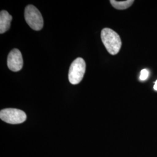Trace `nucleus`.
<instances>
[{"label": "nucleus", "mask_w": 157, "mask_h": 157, "mask_svg": "<svg viewBox=\"0 0 157 157\" xmlns=\"http://www.w3.org/2000/svg\"><path fill=\"white\" fill-rule=\"evenodd\" d=\"M101 37L102 41L108 52L111 55L117 54L122 45V41L119 34L111 29L104 28L101 31Z\"/></svg>", "instance_id": "obj_1"}, {"label": "nucleus", "mask_w": 157, "mask_h": 157, "mask_svg": "<svg viewBox=\"0 0 157 157\" xmlns=\"http://www.w3.org/2000/svg\"><path fill=\"white\" fill-rule=\"evenodd\" d=\"M23 58L21 51L18 49L15 48L10 52L7 65L9 69L13 72H18L22 69L23 67Z\"/></svg>", "instance_id": "obj_5"}, {"label": "nucleus", "mask_w": 157, "mask_h": 157, "mask_svg": "<svg viewBox=\"0 0 157 157\" xmlns=\"http://www.w3.org/2000/svg\"><path fill=\"white\" fill-rule=\"evenodd\" d=\"M2 121L10 124H20L26 120V114L22 110L15 108L4 109L0 112Z\"/></svg>", "instance_id": "obj_4"}, {"label": "nucleus", "mask_w": 157, "mask_h": 157, "mask_svg": "<svg viewBox=\"0 0 157 157\" xmlns=\"http://www.w3.org/2000/svg\"><path fill=\"white\" fill-rule=\"evenodd\" d=\"M110 2L111 5L113 6V7L115 8V9L122 10H126L129 8L133 4L134 1L127 0V1H117L115 0H111Z\"/></svg>", "instance_id": "obj_7"}, {"label": "nucleus", "mask_w": 157, "mask_h": 157, "mask_svg": "<svg viewBox=\"0 0 157 157\" xmlns=\"http://www.w3.org/2000/svg\"><path fill=\"white\" fill-rule=\"evenodd\" d=\"M148 71L146 69H144L143 70H141L140 73V79L142 81L146 80L147 78L148 77Z\"/></svg>", "instance_id": "obj_8"}, {"label": "nucleus", "mask_w": 157, "mask_h": 157, "mask_svg": "<svg viewBox=\"0 0 157 157\" xmlns=\"http://www.w3.org/2000/svg\"><path fill=\"white\" fill-rule=\"evenodd\" d=\"M154 89L157 91V80L155 82V84L154 86Z\"/></svg>", "instance_id": "obj_9"}, {"label": "nucleus", "mask_w": 157, "mask_h": 157, "mask_svg": "<svg viewBox=\"0 0 157 157\" xmlns=\"http://www.w3.org/2000/svg\"><path fill=\"white\" fill-rule=\"evenodd\" d=\"M12 17L6 11H1L0 13V33L7 32L11 26Z\"/></svg>", "instance_id": "obj_6"}, {"label": "nucleus", "mask_w": 157, "mask_h": 157, "mask_svg": "<svg viewBox=\"0 0 157 157\" xmlns=\"http://www.w3.org/2000/svg\"><path fill=\"white\" fill-rule=\"evenodd\" d=\"M25 19L29 26L34 30L39 31L43 27V18L39 10L34 6L29 5L26 7Z\"/></svg>", "instance_id": "obj_2"}, {"label": "nucleus", "mask_w": 157, "mask_h": 157, "mask_svg": "<svg viewBox=\"0 0 157 157\" xmlns=\"http://www.w3.org/2000/svg\"><path fill=\"white\" fill-rule=\"evenodd\" d=\"M86 72V63L82 58H78L72 63L69 71V80L72 84L79 83Z\"/></svg>", "instance_id": "obj_3"}]
</instances>
